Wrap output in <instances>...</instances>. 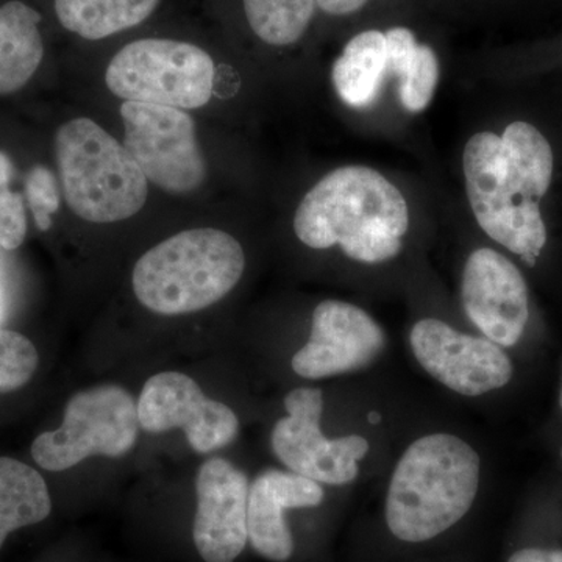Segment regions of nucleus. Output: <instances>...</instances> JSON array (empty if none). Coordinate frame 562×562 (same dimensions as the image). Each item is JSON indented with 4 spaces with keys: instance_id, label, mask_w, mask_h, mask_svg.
Instances as JSON below:
<instances>
[{
    "instance_id": "f257e3e1",
    "label": "nucleus",
    "mask_w": 562,
    "mask_h": 562,
    "mask_svg": "<svg viewBox=\"0 0 562 562\" xmlns=\"http://www.w3.org/2000/svg\"><path fill=\"white\" fill-rule=\"evenodd\" d=\"M408 228L409 209L401 190L368 166L327 173L306 192L294 216L295 235L305 246H339L366 265L397 257Z\"/></svg>"
},
{
    "instance_id": "f03ea898",
    "label": "nucleus",
    "mask_w": 562,
    "mask_h": 562,
    "mask_svg": "<svg viewBox=\"0 0 562 562\" xmlns=\"http://www.w3.org/2000/svg\"><path fill=\"white\" fill-rule=\"evenodd\" d=\"M482 461L460 436H422L402 454L387 487L384 519L403 542L438 538L471 512Z\"/></svg>"
},
{
    "instance_id": "7ed1b4c3",
    "label": "nucleus",
    "mask_w": 562,
    "mask_h": 562,
    "mask_svg": "<svg viewBox=\"0 0 562 562\" xmlns=\"http://www.w3.org/2000/svg\"><path fill=\"white\" fill-rule=\"evenodd\" d=\"M244 268L246 255L232 235L195 228L147 250L133 269V291L150 312L181 316L222 301Z\"/></svg>"
},
{
    "instance_id": "20e7f679",
    "label": "nucleus",
    "mask_w": 562,
    "mask_h": 562,
    "mask_svg": "<svg viewBox=\"0 0 562 562\" xmlns=\"http://www.w3.org/2000/svg\"><path fill=\"white\" fill-rule=\"evenodd\" d=\"M55 155L66 202L94 224L135 216L147 201V179L132 155L87 117L66 122L55 136Z\"/></svg>"
},
{
    "instance_id": "39448f33",
    "label": "nucleus",
    "mask_w": 562,
    "mask_h": 562,
    "mask_svg": "<svg viewBox=\"0 0 562 562\" xmlns=\"http://www.w3.org/2000/svg\"><path fill=\"white\" fill-rule=\"evenodd\" d=\"M465 192L482 231L528 266H535L547 244V227L539 201L506 165L502 136L473 135L462 151Z\"/></svg>"
},
{
    "instance_id": "423d86ee",
    "label": "nucleus",
    "mask_w": 562,
    "mask_h": 562,
    "mask_svg": "<svg viewBox=\"0 0 562 562\" xmlns=\"http://www.w3.org/2000/svg\"><path fill=\"white\" fill-rule=\"evenodd\" d=\"M106 87L125 102L201 109L213 95L214 63L201 47L173 40H139L114 55Z\"/></svg>"
},
{
    "instance_id": "0eeeda50",
    "label": "nucleus",
    "mask_w": 562,
    "mask_h": 562,
    "mask_svg": "<svg viewBox=\"0 0 562 562\" xmlns=\"http://www.w3.org/2000/svg\"><path fill=\"white\" fill-rule=\"evenodd\" d=\"M138 406L124 387L103 384L69 398L61 427L40 435L32 458L40 468L63 472L90 457L120 458L139 435Z\"/></svg>"
},
{
    "instance_id": "6e6552de",
    "label": "nucleus",
    "mask_w": 562,
    "mask_h": 562,
    "mask_svg": "<svg viewBox=\"0 0 562 562\" xmlns=\"http://www.w3.org/2000/svg\"><path fill=\"white\" fill-rule=\"evenodd\" d=\"M124 147L147 180L171 194L202 187L206 162L190 114L172 106L124 102Z\"/></svg>"
},
{
    "instance_id": "1a4fd4ad",
    "label": "nucleus",
    "mask_w": 562,
    "mask_h": 562,
    "mask_svg": "<svg viewBox=\"0 0 562 562\" xmlns=\"http://www.w3.org/2000/svg\"><path fill=\"white\" fill-rule=\"evenodd\" d=\"M288 416L277 422L271 442L276 457L291 472L330 486L357 480L358 462L371 450L360 435L328 439L321 430L324 394L317 387H297L284 398Z\"/></svg>"
},
{
    "instance_id": "9d476101",
    "label": "nucleus",
    "mask_w": 562,
    "mask_h": 562,
    "mask_svg": "<svg viewBox=\"0 0 562 562\" xmlns=\"http://www.w3.org/2000/svg\"><path fill=\"white\" fill-rule=\"evenodd\" d=\"M409 342L432 379L465 397H480L512 382V357L487 338L465 335L439 319L414 325Z\"/></svg>"
},
{
    "instance_id": "9b49d317",
    "label": "nucleus",
    "mask_w": 562,
    "mask_h": 562,
    "mask_svg": "<svg viewBox=\"0 0 562 562\" xmlns=\"http://www.w3.org/2000/svg\"><path fill=\"white\" fill-rule=\"evenodd\" d=\"M140 428L165 432L180 428L192 450L210 453L235 441L239 419L231 406L206 397L191 376L161 372L144 384L138 398Z\"/></svg>"
},
{
    "instance_id": "f8f14e48",
    "label": "nucleus",
    "mask_w": 562,
    "mask_h": 562,
    "mask_svg": "<svg viewBox=\"0 0 562 562\" xmlns=\"http://www.w3.org/2000/svg\"><path fill=\"white\" fill-rule=\"evenodd\" d=\"M461 301L484 338L512 349L530 321V291L524 273L494 249L472 251L462 272Z\"/></svg>"
},
{
    "instance_id": "ddd939ff",
    "label": "nucleus",
    "mask_w": 562,
    "mask_h": 562,
    "mask_svg": "<svg viewBox=\"0 0 562 562\" xmlns=\"http://www.w3.org/2000/svg\"><path fill=\"white\" fill-rule=\"evenodd\" d=\"M386 347L379 322L360 306L324 301L313 313L308 342L292 358L302 379L321 380L368 368Z\"/></svg>"
},
{
    "instance_id": "4468645a",
    "label": "nucleus",
    "mask_w": 562,
    "mask_h": 562,
    "mask_svg": "<svg viewBox=\"0 0 562 562\" xmlns=\"http://www.w3.org/2000/svg\"><path fill=\"white\" fill-rule=\"evenodd\" d=\"M249 490L246 473L224 458L205 461L199 469L192 539L203 561L233 562L246 549Z\"/></svg>"
},
{
    "instance_id": "2eb2a0df",
    "label": "nucleus",
    "mask_w": 562,
    "mask_h": 562,
    "mask_svg": "<svg viewBox=\"0 0 562 562\" xmlns=\"http://www.w3.org/2000/svg\"><path fill=\"white\" fill-rule=\"evenodd\" d=\"M319 483L291 471L268 469L250 484L247 532L255 552L266 560L284 562L294 552V539L284 509L314 508L324 502Z\"/></svg>"
},
{
    "instance_id": "dca6fc26",
    "label": "nucleus",
    "mask_w": 562,
    "mask_h": 562,
    "mask_svg": "<svg viewBox=\"0 0 562 562\" xmlns=\"http://www.w3.org/2000/svg\"><path fill=\"white\" fill-rule=\"evenodd\" d=\"M41 14L20 0L0 7V95L21 90L43 61Z\"/></svg>"
},
{
    "instance_id": "f3484780",
    "label": "nucleus",
    "mask_w": 562,
    "mask_h": 562,
    "mask_svg": "<svg viewBox=\"0 0 562 562\" xmlns=\"http://www.w3.org/2000/svg\"><path fill=\"white\" fill-rule=\"evenodd\" d=\"M387 74L386 35L358 33L333 65L331 79L339 98L353 109H364L379 98Z\"/></svg>"
},
{
    "instance_id": "a211bd4d",
    "label": "nucleus",
    "mask_w": 562,
    "mask_h": 562,
    "mask_svg": "<svg viewBox=\"0 0 562 562\" xmlns=\"http://www.w3.org/2000/svg\"><path fill=\"white\" fill-rule=\"evenodd\" d=\"M387 44V70L397 79L398 99L409 113H420L430 105L439 81V61L427 44L417 43L405 27L384 32Z\"/></svg>"
},
{
    "instance_id": "6ab92c4d",
    "label": "nucleus",
    "mask_w": 562,
    "mask_h": 562,
    "mask_svg": "<svg viewBox=\"0 0 562 562\" xmlns=\"http://www.w3.org/2000/svg\"><path fill=\"white\" fill-rule=\"evenodd\" d=\"M50 512L43 476L24 462L0 458V549L10 532L43 522Z\"/></svg>"
},
{
    "instance_id": "aec40b11",
    "label": "nucleus",
    "mask_w": 562,
    "mask_h": 562,
    "mask_svg": "<svg viewBox=\"0 0 562 562\" xmlns=\"http://www.w3.org/2000/svg\"><path fill=\"white\" fill-rule=\"evenodd\" d=\"M160 0H55L63 27L85 40H103L139 25Z\"/></svg>"
},
{
    "instance_id": "412c9836",
    "label": "nucleus",
    "mask_w": 562,
    "mask_h": 562,
    "mask_svg": "<svg viewBox=\"0 0 562 562\" xmlns=\"http://www.w3.org/2000/svg\"><path fill=\"white\" fill-rule=\"evenodd\" d=\"M502 149L509 171L541 201L553 179V150L546 136L528 122H513L503 132Z\"/></svg>"
},
{
    "instance_id": "4be33fe9",
    "label": "nucleus",
    "mask_w": 562,
    "mask_h": 562,
    "mask_svg": "<svg viewBox=\"0 0 562 562\" xmlns=\"http://www.w3.org/2000/svg\"><path fill=\"white\" fill-rule=\"evenodd\" d=\"M316 5V0H244L251 31L271 46L297 43L308 29Z\"/></svg>"
},
{
    "instance_id": "5701e85b",
    "label": "nucleus",
    "mask_w": 562,
    "mask_h": 562,
    "mask_svg": "<svg viewBox=\"0 0 562 562\" xmlns=\"http://www.w3.org/2000/svg\"><path fill=\"white\" fill-rule=\"evenodd\" d=\"M38 351L21 333L0 328V394L21 390L38 369Z\"/></svg>"
},
{
    "instance_id": "b1692460",
    "label": "nucleus",
    "mask_w": 562,
    "mask_h": 562,
    "mask_svg": "<svg viewBox=\"0 0 562 562\" xmlns=\"http://www.w3.org/2000/svg\"><path fill=\"white\" fill-rule=\"evenodd\" d=\"M13 165L9 155L0 150V247L14 250L21 247L27 235V216L24 199L11 191Z\"/></svg>"
},
{
    "instance_id": "393cba45",
    "label": "nucleus",
    "mask_w": 562,
    "mask_h": 562,
    "mask_svg": "<svg viewBox=\"0 0 562 562\" xmlns=\"http://www.w3.org/2000/svg\"><path fill=\"white\" fill-rule=\"evenodd\" d=\"M29 205L35 217L36 227L47 232L52 227V214L60 209V192L54 173L44 166H35L25 181Z\"/></svg>"
},
{
    "instance_id": "a878e982",
    "label": "nucleus",
    "mask_w": 562,
    "mask_h": 562,
    "mask_svg": "<svg viewBox=\"0 0 562 562\" xmlns=\"http://www.w3.org/2000/svg\"><path fill=\"white\" fill-rule=\"evenodd\" d=\"M508 562H562V550L530 547L514 553Z\"/></svg>"
},
{
    "instance_id": "bb28decb",
    "label": "nucleus",
    "mask_w": 562,
    "mask_h": 562,
    "mask_svg": "<svg viewBox=\"0 0 562 562\" xmlns=\"http://www.w3.org/2000/svg\"><path fill=\"white\" fill-rule=\"evenodd\" d=\"M369 0H316L317 7L333 16H346L361 10Z\"/></svg>"
},
{
    "instance_id": "cd10ccee",
    "label": "nucleus",
    "mask_w": 562,
    "mask_h": 562,
    "mask_svg": "<svg viewBox=\"0 0 562 562\" xmlns=\"http://www.w3.org/2000/svg\"><path fill=\"white\" fill-rule=\"evenodd\" d=\"M382 417H380V414L371 413L369 414V420L372 422V424H376V422H380Z\"/></svg>"
},
{
    "instance_id": "c85d7f7f",
    "label": "nucleus",
    "mask_w": 562,
    "mask_h": 562,
    "mask_svg": "<svg viewBox=\"0 0 562 562\" xmlns=\"http://www.w3.org/2000/svg\"><path fill=\"white\" fill-rule=\"evenodd\" d=\"M560 408L562 412V375H561V386H560Z\"/></svg>"
},
{
    "instance_id": "c756f323",
    "label": "nucleus",
    "mask_w": 562,
    "mask_h": 562,
    "mask_svg": "<svg viewBox=\"0 0 562 562\" xmlns=\"http://www.w3.org/2000/svg\"><path fill=\"white\" fill-rule=\"evenodd\" d=\"M561 458H562V449H561Z\"/></svg>"
}]
</instances>
